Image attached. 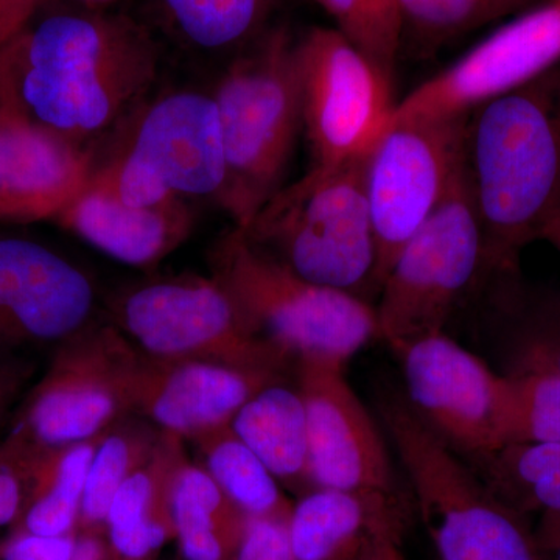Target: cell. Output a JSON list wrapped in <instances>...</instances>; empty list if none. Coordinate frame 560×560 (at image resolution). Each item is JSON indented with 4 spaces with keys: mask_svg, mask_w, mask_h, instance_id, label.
Wrapping results in <instances>:
<instances>
[{
    "mask_svg": "<svg viewBox=\"0 0 560 560\" xmlns=\"http://www.w3.org/2000/svg\"><path fill=\"white\" fill-rule=\"evenodd\" d=\"M173 534L184 560H231L246 515L202 466L180 459L168 492Z\"/></svg>",
    "mask_w": 560,
    "mask_h": 560,
    "instance_id": "603a6c76",
    "label": "cell"
},
{
    "mask_svg": "<svg viewBox=\"0 0 560 560\" xmlns=\"http://www.w3.org/2000/svg\"><path fill=\"white\" fill-rule=\"evenodd\" d=\"M279 377L212 361H165L138 350L131 382L132 411L168 436L197 438L230 425L257 390Z\"/></svg>",
    "mask_w": 560,
    "mask_h": 560,
    "instance_id": "2e32d148",
    "label": "cell"
},
{
    "mask_svg": "<svg viewBox=\"0 0 560 560\" xmlns=\"http://www.w3.org/2000/svg\"><path fill=\"white\" fill-rule=\"evenodd\" d=\"M180 459L179 438L164 433L156 452L117 490L105 521L114 559L149 560L175 537L168 492Z\"/></svg>",
    "mask_w": 560,
    "mask_h": 560,
    "instance_id": "44dd1931",
    "label": "cell"
},
{
    "mask_svg": "<svg viewBox=\"0 0 560 560\" xmlns=\"http://www.w3.org/2000/svg\"><path fill=\"white\" fill-rule=\"evenodd\" d=\"M501 447L510 444H560V375L518 370L503 377Z\"/></svg>",
    "mask_w": 560,
    "mask_h": 560,
    "instance_id": "83f0119b",
    "label": "cell"
},
{
    "mask_svg": "<svg viewBox=\"0 0 560 560\" xmlns=\"http://www.w3.org/2000/svg\"><path fill=\"white\" fill-rule=\"evenodd\" d=\"M238 440L259 456L280 482H312L307 411L300 389L268 383L235 412L230 423Z\"/></svg>",
    "mask_w": 560,
    "mask_h": 560,
    "instance_id": "7402d4cb",
    "label": "cell"
},
{
    "mask_svg": "<svg viewBox=\"0 0 560 560\" xmlns=\"http://www.w3.org/2000/svg\"><path fill=\"white\" fill-rule=\"evenodd\" d=\"M368 156L312 167L296 183L280 187L243 230L246 237L318 285L355 296L368 287L375 289Z\"/></svg>",
    "mask_w": 560,
    "mask_h": 560,
    "instance_id": "5b68a950",
    "label": "cell"
},
{
    "mask_svg": "<svg viewBox=\"0 0 560 560\" xmlns=\"http://www.w3.org/2000/svg\"><path fill=\"white\" fill-rule=\"evenodd\" d=\"M337 22V31L393 79L404 39L399 0H315Z\"/></svg>",
    "mask_w": 560,
    "mask_h": 560,
    "instance_id": "4dcf8cb0",
    "label": "cell"
},
{
    "mask_svg": "<svg viewBox=\"0 0 560 560\" xmlns=\"http://www.w3.org/2000/svg\"><path fill=\"white\" fill-rule=\"evenodd\" d=\"M156 40L119 14L62 11L0 46V105L84 147L150 91Z\"/></svg>",
    "mask_w": 560,
    "mask_h": 560,
    "instance_id": "6da1fadb",
    "label": "cell"
},
{
    "mask_svg": "<svg viewBox=\"0 0 560 560\" xmlns=\"http://www.w3.org/2000/svg\"><path fill=\"white\" fill-rule=\"evenodd\" d=\"M363 560H408L401 548V539H386Z\"/></svg>",
    "mask_w": 560,
    "mask_h": 560,
    "instance_id": "f35d334b",
    "label": "cell"
},
{
    "mask_svg": "<svg viewBox=\"0 0 560 560\" xmlns=\"http://www.w3.org/2000/svg\"><path fill=\"white\" fill-rule=\"evenodd\" d=\"M202 467L224 495L246 517H272L289 522L293 506L283 497L278 478L261 463L230 425L197 438Z\"/></svg>",
    "mask_w": 560,
    "mask_h": 560,
    "instance_id": "d4e9b609",
    "label": "cell"
},
{
    "mask_svg": "<svg viewBox=\"0 0 560 560\" xmlns=\"http://www.w3.org/2000/svg\"><path fill=\"white\" fill-rule=\"evenodd\" d=\"M57 221L114 260L150 267L189 237L194 217L183 198L136 208L91 179Z\"/></svg>",
    "mask_w": 560,
    "mask_h": 560,
    "instance_id": "ffe728a7",
    "label": "cell"
},
{
    "mask_svg": "<svg viewBox=\"0 0 560 560\" xmlns=\"http://www.w3.org/2000/svg\"><path fill=\"white\" fill-rule=\"evenodd\" d=\"M302 131L312 167L368 156L396 113L393 79L335 28L298 40Z\"/></svg>",
    "mask_w": 560,
    "mask_h": 560,
    "instance_id": "8fae6325",
    "label": "cell"
},
{
    "mask_svg": "<svg viewBox=\"0 0 560 560\" xmlns=\"http://www.w3.org/2000/svg\"><path fill=\"white\" fill-rule=\"evenodd\" d=\"M164 433L154 434L140 425H113L103 433L88 470L79 525L84 533L105 526L106 515L117 490L128 477L150 459Z\"/></svg>",
    "mask_w": 560,
    "mask_h": 560,
    "instance_id": "4316f807",
    "label": "cell"
},
{
    "mask_svg": "<svg viewBox=\"0 0 560 560\" xmlns=\"http://www.w3.org/2000/svg\"><path fill=\"white\" fill-rule=\"evenodd\" d=\"M136 360L138 349L116 327L62 341L3 447L27 470L44 453L97 440L132 411Z\"/></svg>",
    "mask_w": 560,
    "mask_h": 560,
    "instance_id": "52a82bcc",
    "label": "cell"
},
{
    "mask_svg": "<svg viewBox=\"0 0 560 560\" xmlns=\"http://www.w3.org/2000/svg\"><path fill=\"white\" fill-rule=\"evenodd\" d=\"M180 35L206 50L248 43L260 33L275 0H162Z\"/></svg>",
    "mask_w": 560,
    "mask_h": 560,
    "instance_id": "f1b7e54d",
    "label": "cell"
},
{
    "mask_svg": "<svg viewBox=\"0 0 560 560\" xmlns=\"http://www.w3.org/2000/svg\"><path fill=\"white\" fill-rule=\"evenodd\" d=\"M408 404L453 451L474 460L501 447L503 377L441 334L394 350Z\"/></svg>",
    "mask_w": 560,
    "mask_h": 560,
    "instance_id": "4fadbf2b",
    "label": "cell"
},
{
    "mask_svg": "<svg viewBox=\"0 0 560 560\" xmlns=\"http://www.w3.org/2000/svg\"><path fill=\"white\" fill-rule=\"evenodd\" d=\"M377 412L436 560H540L525 514L416 415L404 390H378Z\"/></svg>",
    "mask_w": 560,
    "mask_h": 560,
    "instance_id": "3957f363",
    "label": "cell"
},
{
    "mask_svg": "<svg viewBox=\"0 0 560 560\" xmlns=\"http://www.w3.org/2000/svg\"><path fill=\"white\" fill-rule=\"evenodd\" d=\"M407 503L348 490L315 488L287 522L296 560H363L386 539H401Z\"/></svg>",
    "mask_w": 560,
    "mask_h": 560,
    "instance_id": "d6986e66",
    "label": "cell"
},
{
    "mask_svg": "<svg viewBox=\"0 0 560 560\" xmlns=\"http://www.w3.org/2000/svg\"><path fill=\"white\" fill-rule=\"evenodd\" d=\"M466 161L485 261L514 270L560 220V65L471 113Z\"/></svg>",
    "mask_w": 560,
    "mask_h": 560,
    "instance_id": "7a4b0ae2",
    "label": "cell"
},
{
    "mask_svg": "<svg viewBox=\"0 0 560 560\" xmlns=\"http://www.w3.org/2000/svg\"><path fill=\"white\" fill-rule=\"evenodd\" d=\"M27 492V471L0 444V528L18 523Z\"/></svg>",
    "mask_w": 560,
    "mask_h": 560,
    "instance_id": "836d02e7",
    "label": "cell"
},
{
    "mask_svg": "<svg viewBox=\"0 0 560 560\" xmlns=\"http://www.w3.org/2000/svg\"><path fill=\"white\" fill-rule=\"evenodd\" d=\"M298 361L313 485L407 503L388 442L346 378L345 363L316 355Z\"/></svg>",
    "mask_w": 560,
    "mask_h": 560,
    "instance_id": "7c38bea8",
    "label": "cell"
},
{
    "mask_svg": "<svg viewBox=\"0 0 560 560\" xmlns=\"http://www.w3.org/2000/svg\"><path fill=\"white\" fill-rule=\"evenodd\" d=\"M20 383V374L10 368H0V415L5 410Z\"/></svg>",
    "mask_w": 560,
    "mask_h": 560,
    "instance_id": "ab89813d",
    "label": "cell"
},
{
    "mask_svg": "<svg viewBox=\"0 0 560 560\" xmlns=\"http://www.w3.org/2000/svg\"><path fill=\"white\" fill-rule=\"evenodd\" d=\"M39 0H0V46L33 20Z\"/></svg>",
    "mask_w": 560,
    "mask_h": 560,
    "instance_id": "d590c367",
    "label": "cell"
},
{
    "mask_svg": "<svg viewBox=\"0 0 560 560\" xmlns=\"http://www.w3.org/2000/svg\"><path fill=\"white\" fill-rule=\"evenodd\" d=\"M72 560H108V551L95 534L84 533L77 537Z\"/></svg>",
    "mask_w": 560,
    "mask_h": 560,
    "instance_id": "74e56055",
    "label": "cell"
},
{
    "mask_svg": "<svg viewBox=\"0 0 560 560\" xmlns=\"http://www.w3.org/2000/svg\"><path fill=\"white\" fill-rule=\"evenodd\" d=\"M97 440L44 453L27 467V492L18 528L36 536H70L79 525L81 499Z\"/></svg>",
    "mask_w": 560,
    "mask_h": 560,
    "instance_id": "cb8c5ba5",
    "label": "cell"
},
{
    "mask_svg": "<svg viewBox=\"0 0 560 560\" xmlns=\"http://www.w3.org/2000/svg\"><path fill=\"white\" fill-rule=\"evenodd\" d=\"M94 290L60 254L0 238V346L69 340L86 326Z\"/></svg>",
    "mask_w": 560,
    "mask_h": 560,
    "instance_id": "9a60e30c",
    "label": "cell"
},
{
    "mask_svg": "<svg viewBox=\"0 0 560 560\" xmlns=\"http://www.w3.org/2000/svg\"><path fill=\"white\" fill-rule=\"evenodd\" d=\"M521 370L551 371L560 375V327L529 346Z\"/></svg>",
    "mask_w": 560,
    "mask_h": 560,
    "instance_id": "e575fe53",
    "label": "cell"
},
{
    "mask_svg": "<svg viewBox=\"0 0 560 560\" xmlns=\"http://www.w3.org/2000/svg\"><path fill=\"white\" fill-rule=\"evenodd\" d=\"M560 61V0L522 14L397 103V116H469Z\"/></svg>",
    "mask_w": 560,
    "mask_h": 560,
    "instance_id": "5bb4252c",
    "label": "cell"
},
{
    "mask_svg": "<svg viewBox=\"0 0 560 560\" xmlns=\"http://www.w3.org/2000/svg\"><path fill=\"white\" fill-rule=\"evenodd\" d=\"M540 560H560V514H541L539 526L534 530Z\"/></svg>",
    "mask_w": 560,
    "mask_h": 560,
    "instance_id": "8d00e7d4",
    "label": "cell"
},
{
    "mask_svg": "<svg viewBox=\"0 0 560 560\" xmlns=\"http://www.w3.org/2000/svg\"><path fill=\"white\" fill-rule=\"evenodd\" d=\"M94 171L86 147L0 105V224L57 220Z\"/></svg>",
    "mask_w": 560,
    "mask_h": 560,
    "instance_id": "e0dca14e",
    "label": "cell"
},
{
    "mask_svg": "<svg viewBox=\"0 0 560 560\" xmlns=\"http://www.w3.org/2000/svg\"><path fill=\"white\" fill-rule=\"evenodd\" d=\"M485 261V238L467 161L440 208L405 243L375 307L377 337L390 349L444 331Z\"/></svg>",
    "mask_w": 560,
    "mask_h": 560,
    "instance_id": "ba28073f",
    "label": "cell"
},
{
    "mask_svg": "<svg viewBox=\"0 0 560 560\" xmlns=\"http://www.w3.org/2000/svg\"><path fill=\"white\" fill-rule=\"evenodd\" d=\"M75 544V534L46 537L16 528L0 545V560H72Z\"/></svg>",
    "mask_w": 560,
    "mask_h": 560,
    "instance_id": "d6a6232c",
    "label": "cell"
},
{
    "mask_svg": "<svg viewBox=\"0 0 560 560\" xmlns=\"http://www.w3.org/2000/svg\"><path fill=\"white\" fill-rule=\"evenodd\" d=\"M127 154L176 197L220 202L228 168L213 97L184 91L154 102L140 117Z\"/></svg>",
    "mask_w": 560,
    "mask_h": 560,
    "instance_id": "ac0fdd59",
    "label": "cell"
},
{
    "mask_svg": "<svg viewBox=\"0 0 560 560\" xmlns=\"http://www.w3.org/2000/svg\"><path fill=\"white\" fill-rule=\"evenodd\" d=\"M541 241L550 242L551 245H555L556 248L560 250V220L556 221L555 224L545 232L544 238Z\"/></svg>",
    "mask_w": 560,
    "mask_h": 560,
    "instance_id": "60d3db41",
    "label": "cell"
},
{
    "mask_svg": "<svg viewBox=\"0 0 560 560\" xmlns=\"http://www.w3.org/2000/svg\"><path fill=\"white\" fill-rule=\"evenodd\" d=\"M116 329L143 355L212 361L279 377L290 353L257 334L215 279L158 280L114 307Z\"/></svg>",
    "mask_w": 560,
    "mask_h": 560,
    "instance_id": "9c48e42d",
    "label": "cell"
},
{
    "mask_svg": "<svg viewBox=\"0 0 560 560\" xmlns=\"http://www.w3.org/2000/svg\"><path fill=\"white\" fill-rule=\"evenodd\" d=\"M210 270L246 323L291 357L346 363L377 337L375 308L363 298L302 278L241 228L213 246Z\"/></svg>",
    "mask_w": 560,
    "mask_h": 560,
    "instance_id": "8992f818",
    "label": "cell"
},
{
    "mask_svg": "<svg viewBox=\"0 0 560 560\" xmlns=\"http://www.w3.org/2000/svg\"><path fill=\"white\" fill-rule=\"evenodd\" d=\"M226 186L219 205L246 230L280 189L302 131L298 43L270 32L224 72L215 95Z\"/></svg>",
    "mask_w": 560,
    "mask_h": 560,
    "instance_id": "277c9868",
    "label": "cell"
},
{
    "mask_svg": "<svg viewBox=\"0 0 560 560\" xmlns=\"http://www.w3.org/2000/svg\"><path fill=\"white\" fill-rule=\"evenodd\" d=\"M482 481L522 514H560V444H510L474 459Z\"/></svg>",
    "mask_w": 560,
    "mask_h": 560,
    "instance_id": "484cf974",
    "label": "cell"
},
{
    "mask_svg": "<svg viewBox=\"0 0 560 560\" xmlns=\"http://www.w3.org/2000/svg\"><path fill=\"white\" fill-rule=\"evenodd\" d=\"M469 116L420 117L394 113L366 167V190L377 246L375 289L405 243L430 219L466 164Z\"/></svg>",
    "mask_w": 560,
    "mask_h": 560,
    "instance_id": "30bf717a",
    "label": "cell"
},
{
    "mask_svg": "<svg viewBox=\"0 0 560 560\" xmlns=\"http://www.w3.org/2000/svg\"><path fill=\"white\" fill-rule=\"evenodd\" d=\"M536 0H399L404 36L420 49L448 40L529 9Z\"/></svg>",
    "mask_w": 560,
    "mask_h": 560,
    "instance_id": "f546056e",
    "label": "cell"
},
{
    "mask_svg": "<svg viewBox=\"0 0 560 560\" xmlns=\"http://www.w3.org/2000/svg\"><path fill=\"white\" fill-rule=\"evenodd\" d=\"M231 560H296L291 551L287 521L248 517Z\"/></svg>",
    "mask_w": 560,
    "mask_h": 560,
    "instance_id": "1f68e13d",
    "label": "cell"
}]
</instances>
